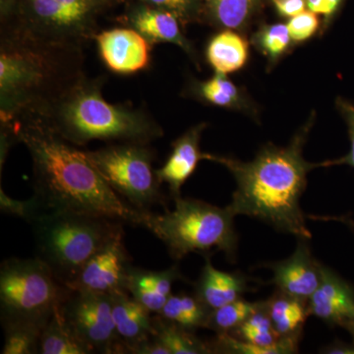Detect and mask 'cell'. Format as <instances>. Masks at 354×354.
Here are the masks:
<instances>
[{
    "label": "cell",
    "instance_id": "6da1fadb",
    "mask_svg": "<svg viewBox=\"0 0 354 354\" xmlns=\"http://www.w3.org/2000/svg\"><path fill=\"white\" fill-rule=\"evenodd\" d=\"M32 158L34 196L44 212H72L143 227L145 212L135 209L104 180L86 156L37 116L13 123Z\"/></svg>",
    "mask_w": 354,
    "mask_h": 354
},
{
    "label": "cell",
    "instance_id": "7a4b0ae2",
    "mask_svg": "<svg viewBox=\"0 0 354 354\" xmlns=\"http://www.w3.org/2000/svg\"><path fill=\"white\" fill-rule=\"evenodd\" d=\"M315 118L311 113L288 146L268 144L250 162L205 153V160L223 165L234 176L236 189L228 208L235 216L255 218L279 232L311 239L300 200L309 172L320 167L304 157Z\"/></svg>",
    "mask_w": 354,
    "mask_h": 354
},
{
    "label": "cell",
    "instance_id": "3957f363",
    "mask_svg": "<svg viewBox=\"0 0 354 354\" xmlns=\"http://www.w3.org/2000/svg\"><path fill=\"white\" fill-rule=\"evenodd\" d=\"M85 75L83 48L0 28V125L36 115Z\"/></svg>",
    "mask_w": 354,
    "mask_h": 354
},
{
    "label": "cell",
    "instance_id": "277c9868",
    "mask_svg": "<svg viewBox=\"0 0 354 354\" xmlns=\"http://www.w3.org/2000/svg\"><path fill=\"white\" fill-rule=\"evenodd\" d=\"M106 76L82 77L57 101L36 115L76 147L93 141L152 144L164 137L160 123L143 108L106 101Z\"/></svg>",
    "mask_w": 354,
    "mask_h": 354
},
{
    "label": "cell",
    "instance_id": "5b68a950",
    "mask_svg": "<svg viewBox=\"0 0 354 354\" xmlns=\"http://www.w3.org/2000/svg\"><path fill=\"white\" fill-rule=\"evenodd\" d=\"M31 225L36 257L66 286L95 254L124 232L120 221L72 212H44Z\"/></svg>",
    "mask_w": 354,
    "mask_h": 354
},
{
    "label": "cell",
    "instance_id": "8992f818",
    "mask_svg": "<svg viewBox=\"0 0 354 354\" xmlns=\"http://www.w3.org/2000/svg\"><path fill=\"white\" fill-rule=\"evenodd\" d=\"M174 209L165 213L146 211L143 227L164 242L172 259L179 261L190 253H208L215 249L235 260L237 234L235 216L228 206L220 208L201 200L179 197Z\"/></svg>",
    "mask_w": 354,
    "mask_h": 354
},
{
    "label": "cell",
    "instance_id": "52a82bcc",
    "mask_svg": "<svg viewBox=\"0 0 354 354\" xmlns=\"http://www.w3.org/2000/svg\"><path fill=\"white\" fill-rule=\"evenodd\" d=\"M123 0H0V28L53 43L85 48L99 21Z\"/></svg>",
    "mask_w": 354,
    "mask_h": 354
},
{
    "label": "cell",
    "instance_id": "ba28073f",
    "mask_svg": "<svg viewBox=\"0 0 354 354\" xmlns=\"http://www.w3.org/2000/svg\"><path fill=\"white\" fill-rule=\"evenodd\" d=\"M71 291L38 258H9L0 269L1 323L44 329Z\"/></svg>",
    "mask_w": 354,
    "mask_h": 354
},
{
    "label": "cell",
    "instance_id": "9c48e42d",
    "mask_svg": "<svg viewBox=\"0 0 354 354\" xmlns=\"http://www.w3.org/2000/svg\"><path fill=\"white\" fill-rule=\"evenodd\" d=\"M85 153L109 185L135 209L151 211L153 205L165 204L151 144L109 143Z\"/></svg>",
    "mask_w": 354,
    "mask_h": 354
},
{
    "label": "cell",
    "instance_id": "30bf717a",
    "mask_svg": "<svg viewBox=\"0 0 354 354\" xmlns=\"http://www.w3.org/2000/svg\"><path fill=\"white\" fill-rule=\"evenodd\" d=\"M60 311L93 353H125L113 321L111 295L72 290Z\"/></svg>",
    "mask_w": 354,
    "mask_h": 354
},
{
    "label": "cell",
    "instance_id": "8fae6325",
    "mask_svg": "<svg viewBox=\"0 0 354 354\" xmlns=\"http://www.w3.org/2000/svg\"><path fill=\"white\" fill-rule=\"evenodd\" d=\"M123 6L124 10L115 18L116 23L136 30L153 46L160 44L178 46L200 69L196 48L186 37L185 27L176 14L141 2H127Z\"/></svg>",
    "mask_w": 354,
    "mask_h": 354
},
{
    "label": "cell",
    "instance_id": "7c38bea8",
    "mask_svg": "<svg viewBox=\"0 0 354 354\" xmlns=\"http://www.w3.org/2000/svg\"><path fill=\"white\" fill-rule=\"evenodd\" d=\"M102 64L111 73L131 76L150 68L153 46L132 28L102 30L95 38Z\"/></svg>",
    "mask_w": 354,
    "mask_h": 354
},
{
    "label": "cell",
    "instance_id": "4fadbf2b",
    "mask_svg": "<svg viewBox=\"0 0 354 354\" xmlns=\"http://www.w3.org/2000/svg\"><path fill=\"white\" fill-rule=\"evenodd\" d=\"M130 261L122 232L95 254L67 286L70 290L109 295L128 293L125 281Z\"/></svg>",
    "mask_w": 354,
    "mask_h": 354
},
{
    "label": "cell",
    "instance_id": "5bb4252c",
    "mask_svg": "<svg viewBox=\"0 0 354 354\" xmlns=\"http://www.w3.org/2000/svg\"><path fill=\"white\" fill-rule=\"evenodd\" d=\"M309 239H298L297 249L290 257L268 267L272 270V283L277 290L308 301L321 283V264L312 255Z\"/></svg>",
    "mask_w": 354,
    "mask_h": 354
},
{
    "label": "cell",
    "instance_id": "9a60e30c",
    "mask_svg": "<svg viewBox=\"0 0 354 354\" xmlns=\"http://www.w3.org/2000/svg\"><path fill=\"white\" fill-rule=\"evenodd\" d=\"M183 95L207 106L239 111L254 120H260L257 104L245 88L239 87L225 74L214 72V75L206 80L190 76L183 88Z\"/></svg>",
    "mask_w": 354,
    "mask_h": 354
},
{
    "label": "cell",
    "instance_id": "2e32d148",
    "mask_svg": "<svg viewBox=\"0 0 354 354\" xmlns=\"http://www.w3.org/2000/svg\"><path fill=\"white\" fill-rule=\"evenodd\" d=\"M208 124L200 122L189 128L171 144V153L164 165L156 169L158 180L167 184L172 199L181 197V188L194 171L199 162L205 160L201 139Z\"/></svg>",
    "mask_w": 354,
    "mask_h": 354
},
{
    "label": "cell",
    "instance_id": "e0dca14e",
    "mask_svg": "<svg viewBox=\"0 0 354 354\" xmlns=\"http://www.w3.org/2000/svg\"><path fill=\"white\" fill-rule=\"evenodd\" d=\"M321 272L320 285L307 301L310 315L342 326L354 315V288L327 266H321Z\"/></svg>",
    "mask_w": 354,
    "mask_h": 354
},
{
    "label": "cell",
    "instance_id": "ac0fdd59",
    "mask_svg": "<svg viewBox=\"0 0 354 354\" xmlns=\"http://www.w3.org/2000/svg\"><path fill=\"white\" fill-rule=\"evenodd\" d=\"M183 279L178 266L164 271H149L130 265L125 288L135 300L152 314H158L172 295V286Z\"/></svg>",
    "mask_w": 354,
    "mask_h": 354
},
{
    "label": "cell",
    "instance_id": "d6986e66",
    "mask_svg": "<svg viewBox=\"0 0 354 354\" xmlns=\"http://www.w3.org/2000/svg\"><path fill=\"white\" fill-rule=\"evenodd\" d=\"M249 290L246 276L241 272L220 271L207 257L201 274L195 283L194 295L212 312L242 298Z\"/></svg>",
    "mask_w": 354,
    "mask_h": 354
},
{
    "label": "cell",
    "instance_id": "ffe728a7",
    "mask_svg": "<svg viewBox=\"0 0 354 354\" xmlns=\"http://www.w3.org/2000/svg\"><path fill=\"white\" fill-rule=\"evenodd\" d=\"M116 332L125 348L131 353L135 346L155 335L152 313L129 295H111Z\"/></svg>",
    "mask_w": 354,
    "mask_h": 354
},
{
    "label": "cell",
    "instance_id": "44dd1931",
    "mask_svg": "<svg viewBox=\"0 0 354 354\" xmlns=\"http://www.w3.org/2000/svg\"><path fill=\"white\" fill-rule=\"evenodd\" d=\"M271 0H205L204 25L246 35Z\"/></svg>",
    "mask_w": 354,
    "mask_h": 354
},
{
    "label": "cell",
    "instance_id": "7402d4cb",
    "mask_svg": "<svg viewBox=\"0 0 354 354\" xmlns=\"http://www.w3.org/2000/svg\"><path fill=\"white\" fill-rule=\"evenodd\" d=\"M250 41L245 35L234 30H218L209 39L205 50L207 64L214 72L235 73L245 66L250 55Z\"/></svg>",
    "mask_w": 354,
    "mask_h": 354
},
{
    "label": "cell",
    "instance_id": "603a6c76",
    "mask_svg": "<svg viewBox=\"0 0 354 354\" xmlns=\"http://www.w3.org/2000/svg\"><path fill=\"white\" fill-rule=\"evenodd\" d=\"M263 302L279 337L299 342L305 323L310 316L307 302L279 290Z\"/></svg>",
    "mask_w": 354,
    "mask_h": 354
},
{
    "label": "cell",
    "instance_id": "cb8c5ba5",
    "mask_svg": "<svg viewBox=\"0 0 354 354\" xmlns=\"http://www.w3.org/2000/svg\"><path fill=\"white\" fill-rule=\"evenodd\" d=\"M90 353L92 351L79 339L58 309L41 330L39 354Z\"/></svg>",
    "mask_w": 354,
    "mask_h": 354
},
{
    "label": "cell",
    "instance_id": "d4e9b609",
    "mask_svg": "<svg viewBox=\"0 0 354 354\" xmlns=\"http://www.w3.org/2000/svg\"><path fill=\"white\" fill-rule=\"evenodd\" d=\"M250 43L267 59L269 71L295 48L285 23L261 25L251 36Z\"/></svg>",
    "mask_w": 354,
    "mask_h": 354
},
{
    "label": "cell",
    "instance_id": "484cf974",
    "mask_svg": "<svg viewBox=\"0 0 354 354\" xmlns=\"http://www.w3.org/2000/svg\"><path fill=\"white\" fill-rule=\"evenodd\" d=\"M209 313L196 295L180 293L171 295L157 315L194 332L198 328H206Z\"/></svg>",
    "mask_w": 354,
    "mask_h": 354
},
{
    "label": "cell",
    "instance_id": "4316f807",
    "mask_svg": "<svg viewBox=\"0 0 354 354\" xmlns=\"http://www.w3.org/2000/svg\"><path fill=\"white\" fill-rule=\"evenodd\" d=\"M155 335L169 349V354H209L213 353L209 342H204L176 324L165 320L162 317H153Z\"/></svg>",
    "mask_w": 354,
    "mask_h": 354
},
{
    "label": "cell",
    "instance_id": "83f0119b",
    "mask_svg": "<svg viewBox=\"0 0 354 354\" xmlns=\"http://www.w3.org/2000/svg\"><path fill=\"white\" fill-rule=\"evenodd\" d=\"M262 305V301L249 302L243 298L214 310L207 321V329L215 330L216 334H232L245 322Z\"/></svg>",
    "mask_w": 354,
    "mask_h": 354
},
{
    "label": "cell",
    "instance_id": "f1b7e54d",
    "mask_svg": "<svg viewBox=\"0 0 354 354\" xmlns=\"http://www.w3.org/2000/svg\"><path fill=\"white\" fill-rule=\"evenodd\" d=\"M4 346L2 354H39L41 328L21 323L2 324Z\"/></svg>",
    "mask_w": 354,
    "mask_h": 354
},
{
    "label": "cell",
    "instance_id": "f546056e",
    "mask_svg": "<svg viewBox=\"0 0 354 354\" xmlns=\"http://www.w3.org/2000/svg\"><path fill=\"white\" fill-rule=\"evenodd\" d=\"M127 2H141L176 14L184 27L191 24L204 25L205 0H123Z\"/></svg>",
    "mask_w": 354,
    "mask_h": 354
},
{
    "label": "cell",
    "instance_id": "4dcf8cb0",
    "mask_svg": "<svg viewBox=\"0 0 354 354\" xmlns=\"http://www.w3.org/2000/svg\"><path fill=\"white\" fill-rule=\"evenodd\" d=\"M295 46L306 43L316 35H320L322 21L312 11H304L286 23Z\"/></svg>",
    "mask_w": 354,
    "mask_h": 354
},
{
    "label": "cell",
    "instance_id": "1f68e13d",
    "mask_svg": "<svg viewBox=\"0 0 354 354\" xmlns=\"http://www.w3.org/2000/svg\"><path fill=\"white\" fill-rule=\"evenodd\" d=\"M0 211L6 215L22 218L29 223H32L44 213L39 200L34 195L29 200L20 201L9 197L2 187H0Z\"/></svg>",
    "mask_w": 354,
    "mask_h": 354
},
{
    "label": "cell",
    "instance_id": "d6a6232c",
    "mask_svg": "<svg viewBox=\"0 0 354 354\" xmlns=\"http://www.w3.org/2000/svg\"><path fill=\"white\" fill-rule=\"evenodd\" d=\"M335 108L348 125L351 151L344 157L320 162V167H330L334 165H349L354 169V102L344 99V97H337L335 100Z\"/></svg>",
    "mask_w": 354,
    "mask_h": 354
},
{
    "label": "cell",
    "instance_id": "836d02e7",
    "mask_svg": "<svg viewBox=\"0 0 354 354\" xmlns=\"http://www.w3.org/2000/svg\"><path fill=\"white\" fill-rule=\"evenodd\" d=\"M346 0H307V8L322 17L319 37L323 36L341 14Z\"/></svg>",
    "mask_w": 354,
    "mask_h": 354
},
{
    "label": "cell",
    "instance_id": "e575fe53",
    "mask_svg": "<svg viewBox=\"0 0 354 354\" xmlns=\"http://www.w3.org/2000/svg\"><path fill=\"white\" fill-rule=\"evenodd\" d=\"M271 3L279 17L285 19L304 12L307 7V0H271Z\"/></svg>",
    "mask_w": 354,
    "mask_h": 354
},
{
    "label": "cell",
    "instance_id": "d590c367",
    "mask_svg": "<svg viewBox=\"0 0 354 354\" xmlns=\"http://www.w3.org/2000/svg\"><path fill=\"white\" fill-rule=\"evenodd\" d=\"M131 354H169V349L156 337H149L131 351Z\"/></svg>",
    "mask_w": 354,
    "mask_h": 354
},
{
    "label": "cell",
    "instance_id": "8d00e7d4",
    "mask_svg": "<svg viewBox=\"0 0 354 354\" xmlns=\"http://www.w3.org/2000/svg\"><path fill=\"white\" fill-rule=\"evenodd\" d=\"M323 353L329 354H354V344H348L342 342H333L330 346H326L323 351Z\"/></svg>",
    "mask_w": 354,
    "mask_h": 354
},
{
    "label": "cell",
    "instance_id": "74e56055",
    "mask_svg": "<svg viewBox=\"0 0 354 354\" xmlns=\"http://www.w3.org/2000/svg\"><path fill=\"white\" fill-rule=\"evenodd\" d=\"M342 328H344L349 334L351 335V337H353V344H354V315L353 317H351V318L348 319V321H346L344 324H342Z\"/></svg>",
    "mask_w": 354,
    "mask_h": 354
}]
</instances>
